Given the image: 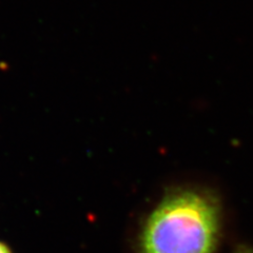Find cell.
<instances>
[{
  "mask_svg": "<svg viewBox=\"0 0 253 253\" xmlns=\"http://www.w3.org/2000/svg\"><path fill=\"white\" fill-rule=\"evenodd\" d=\"M218 211L208 196L193 191L169 195L146 221L141 253H213Z\"/></svg>",
  "mask_w": 253,
  "mask_h": 253,
  "instance_id": "cell-1",
  "label": "cell"
},
{
  "mask_svg": "<svg viewBox=\"0 0 253 253\" xmlns=\"http://www.w3.org/2000/svg\"><path fill=\"white\" fill-rule=\"evenodd\" d=\"M0 253H13L11 248L6 244L0 241Z\"/></svg>",
  "mask_w": 253,
  "mask_h": 253,
  "instance_id": "cell-2",
  "label": "cell"
}]
</instances>
